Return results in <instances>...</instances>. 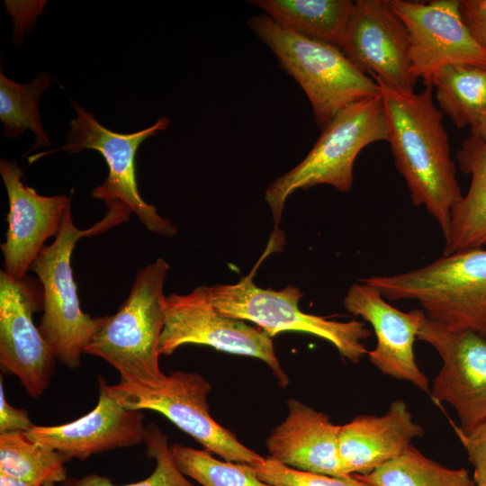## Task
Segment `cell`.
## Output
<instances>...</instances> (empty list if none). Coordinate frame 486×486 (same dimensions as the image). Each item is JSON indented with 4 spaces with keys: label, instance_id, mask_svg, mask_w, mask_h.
I'll use <instances>...</instances> for the list:
<instances>
[{
    "label": "cell",
    "instance_id": "obj_8",
    "mask_svg": "<svg viewBox=\"0 0 486 486\" xmlns=\"http://www.w3.org/2000/svg\"><path fill=\"white\" fill-rule=\"evenodd\" d=\"M108 389L126 409L162 414L224 461L256 465L265 459L211 416L208 395L212 386L200 374L176 371L152 387L120 382Z\"/></svg>",
    "mask_w": 486,
    "mask_h": 486
},
{
    "label": "cell",
    "instance_id": "obj_34",
    "mask_svg": "<svg viewBox=\"0 0 486 486\" xmlns=\"http://www.w3.org/2000/svg\"><path fill=\"white\" fill-rule=\"evenodd\" d=\"M0 486H37V485L0 473Z\"/></svg>",
    "mask_w": 486,
    "mask_h": 486
},
{
    "label": "cell",
    "instance_id": "obj_25",
    "mask_svg": "<svg viewBox=\"0 0 486 486\" xmlns=\"http://www.w3.org/2000/svg\"><path fill=\"white\" fill-rule=\"evenodd\" d=\"M51 81L50 75L43 71L32 82L16 83L0 72V120L3 135L16 138L27 130L32 131L36 140L32 148L50 146L42 125L39 103Z\"/></svg>",
    "mask_w": 486,
    "mask_h": 486
},
{
    "label": "cell",
    "instance_id": "obj_19",
    "mask_svg": "<svg viewBox=\"0 0 486 486\" xmlns=\"http://www.w3.org/2000/svg\"><path fill=\"white\" fill-rule=\"evenodd\" d=\"M425 431L402 400L382 415H359L340 426L338 456L347 475L367 474L400 454Z\"/></svg>",
    "mask_w": 486,
    "mask_h": 486
},
{
    "label": "cell",
    "instance_id": "obj_11",
    "mask_svg": "<svg viewBox=\"0 0 486 486\" xmlns=\"http://www.w3.org/2000/svg\"><path fill=\"white\" fill-rule=\"evenodd\" d=\"M43 310L42 286L27 277L0 272V364L14 374L32 398L43 394L54 373L56 356L33 322Z\"/></svg>",
    "mask_w": 486,
    "mask_h": 486
},
{
    "label": "cell",
    "instance_id": "obj_4",
    "mask_svg": "<svg viewBox=\"0 0 486 486\" xmlns=\"http://www.w3.org/2000/svg\"><path fill=\"white\" fill-rule=\"evenodd\" d=\"M359 281L387 301L418 302L428 319L446 328L486 336V249L443 255L419 268Z\"/></svg>",
    "mask_w": 486,
    "mask_h": 486
},
{
    "label": "cell",
    "instance_id": "obj_1",
    "mask_svg": "<svg viewBox=\"0 0 486 486\" xmlns=\"http://www.w3.org/2000/svg\"><path fill=\"white\" fill-rule=\"evenodd\" d=\"M391 151L415 206H425L440 227L445 240L450 230L451 211L462 199L451 158L443 112L433 100V86L420 93L405 92L380 81Z\"/></svg>",
    "mask_w": 486,
    "mask_h": 486
},
{
    "label": "cell",
    "instance_id": "obj_30",
    "mask_svg": "<svg viewBox=\"0 0 486 486\" xmlns=\"http://www.w3.org/2000/svg\"><path fill=\"white\" fill-rule=\"evenodd\" d=\"M47 1H5L4 6L14 22V41L18 45L36 17L42 13Z\"/></svg>",
    "mask_w": 486,
    "mask_h": 486
},
{
    "label": "cell",
    "instance_id": "obj_28",
    "mask_svg": "<svg viewBox=\"0 0 486 486\" xmlns=\"http://www.w3.org/2000/svg\"><path fill=\"white\" fill-rule=\"evenodd\" d=\"M251 467L261 481L271 486H370L354 475L335 477L299 471L269 457Z\"/></svg>",
    "mask_w": 486,
    "mask_h": 486
},
{
    "label": "cell",
    "instance_id": "obj_16",
    "mask_svg": "<svg viewBox=\"0 0 486 486\" xmlns=\"http://www.w3.org/2000/svg\"><path fill=\"white\" fill-rule=\"evenodd\" d=\"M343 304L349 313L361 317L374 329L377 342L368 353L370 362L382 374L409 382L429 394L428 379L419 369L413 349L426 316L424 311H401L377 289L360 281L350 286Z\"/></svg>",
    "mask_w": 486,
    "mask_h": 486
},
{
    "label": "cell",
    "instance_id": "obj_24",
    "mask_svg": "<svg viewBox=\"0 0 486 486\" xmlns=\"http://www.w3.org/2000/svg\"><path fill=\"white\" fill-rule=\"evenodd\" d=\"M354 476L370 486H475L466 469L442 465L412 445L370 473Z\"/></svg>",
    "mask_w": 486,
    "mask_h": 486
},
{
    "label": "cell",
    "instance_id": "obj_21",
    "mask_svg": "<svg viewBox=\"0 0 486 486\" xmlns=\"http://www.w3.org/2000/svg\"><path fill=\"white\" fill-rule=\"evenodd\" d=\"M248 3L298 34L338 48L355 4L351 0H254Z\"/></svg>",
    "mask_w": 486,
    "mask_h": 486
},
{
    "label": "cell",
    "instance_id": "obj_3",
    "mask_svg": "<svg viewBox=\"0 0 486 486\" xmlns=\"http://www.w3.org/2000/svg\"><path fill=\"white\" fill-rule=\"evenodd\" d=\"M169 265L163 257L140 269L127 299L84 353L106 361L125 383L152 387L166 376L160 370L159 341L165 323L164 284Z\"/></svg>",
    "mask_w": 486,
    "mask_h": 486
},
{
    "label": "cell",
    "instance_id": "obj_26",
    "mask_svg": "<svg viewBox=\"0 0 486 486\" xmlns=\"http://www.w3.org/2000/svg\"><path fill=\"white\" fill-rule=\"evenodd\" d=\"M170 449L183 474L201 486H271L261 481L249 464L221 461L204 449L180 444L170 446Z\"/></svg>",
    "mask_w": 486,
    "mask_h": 486
},
{
    "label": "cell",
    "instance_id": "obj_12",
    "mask_svg": "<svg viewBox=\"0 0 486 486\" xmlns=\"http://www.w3.org/2000/svg\"><path fill=\"white\" fill-rule=\"evenodd\" d=\"M417 339L430 345L442 359L430 387L432 400L454 408L464 432L486 422V336L452 329L425 316Z\"/></svg>",
    "mask_w": 486,
    "mask_h": 486
},
{
    "label": "cell",
    "instance_id": "obj_14",
    "mask_svg": "<svg viewBox=\"0 0 486 486\" xmlns=\"http://www.w3.org/2000/svg\"><path fill=\"white\" fill-rule=\"evenodd\" d=\"M339 49L364 75L414 92L418 78L411 73L409 34L387 0L355 1Z\"/></svg>",
    "mask_w": 486,
    "mask_h": 486
},
{
    "label": "cell",
    "instance_id": "obj_5",
    "mask_svg": "<svg viewBox=\"0 0 486 486\" xmlns=\"http://www.w3.org/2000/svg\"><path fill=\"white\" fill-rule=\"evenodd\" d=\"M248 26L302 86L321 130L346 107L380 95L378 84L338 47L298 34L265 14L248 17Z\"/></svg>",
    "mask_w": 486,
    "mask_h": 486
},
{
    "label": "cell",
    "instance_id": "obj_2",
    "mask_svg": "<svg viewBox=\"0 0 486 486\" xmlns=\"http://www.w3.org/2000/svg\"><path fill=\"white\" fill-rule=\"evenodd\" d=\"M107 206L109 211L104 219L86 230L75 226L69 206L55 240L41 248L30 267L37 274L43 291L40 331L56 359L71 369L80 366L86 346L106 318L91 317L81 310L71 268L72 252L80 238L106 231L127 220L131 212L118 201Z\"/></svg>",
    "mask_w": 486,
    "mask_h": 486
},
{
    "label": "cell",
    "instance_id": "obj_6",
    "mask_svg": "<svg viewBox=\"0 0 486 486\" xmlns=\"http://www.w3.org/2000/svg\"><path fill=\"white\" fill-rule=\"evenodd\" d=\"M389 129L380 95L357 102L341 111L324 129L312 148L295 167L273 181L265 194L275 226L286 199L297 189L329 184L351 190L354 163L371 143L388 141Z\"/></svg>",
    "mask_w": 486,
    "mask_h": 486
},
{
    "label": "cell",
    "instance_id": "obj_18",
    "mask_svg": "<svg viewBox=\"0 0 486 486\" xmlns=\"http://www.w3.org/2000/svg\"><path fill=\"white\" fill-rule=\"evenodd\" d=\"M287 406V417L266 439L269 458L299 471L350 476L338 456L340 425L294 399L289 400Z\"/></svg>",
    "mask_w": 486,
    "mask_h": 486
},
{
    "label": "cell",
    "instance_id": "obj_33",
    "mask_svg": "<svg viewBox=\"0 0 486 486\" xmlns=\"http://www.w3.org/2000/svg\"><path fill=\"white\" fill-rule=\"evenodd\" d=\"M471 134L486 143V112L470 128Z\"/></svg>",
    "mask_w": 486,
    "mask_h": 486
},
{
    "label": "cell",
    "instance_id": "obj_27",
    "mask_svg": "<svg viewBox=\"0 0 486 486\" xmlns=\"http://www.w3.org/2000/svg\"><path fill=\"white\" fill-rule=\"evenodd\" d=\"M144 444L147 455L155 461V468L146 479L115 485L108 477L90 473L81 478H68L60 486H195L177 467L166 436L156 425L146 427Z\"/></svg>",
    "mask_w": 486,
    "mask_h": 486
},
{
    "label": "cell",
    "instance_id": "obj_23",
    "mask_svg": "<svg viewBox=\"0 0 486 486\" xmlns=\"http://www.w3.org/2000/svg\"><path fill=\"white\" fill-rule=\"evenodd\" d=\"M66 457L31 440L24 431L0 434V473L37 486H56L68 477Z\"/></svg>",
    "mask_w": 486,
    "mask_h": 486
},
{
    "label": "cell",
    "instance_id": "obj_15",
    "mask_svg": "<svg viewBox=\"0 0 486 486\" xmlns=\"http://www.w3.org/2000/svg\"><path fill=\"white\" fill-rule=\"evenodd\" d=\"M0 173L9 203L5 241L1 244L3 271L14 279H22L44 242L59 232L72 194H39L22 181L23 172L13 159H1Z\"/></svg>",
    "mask_w": 486,
    "mask_h": 486
},
{
    "label": "cell",
    "instance_id": "obj_9",
    "mask_svg": "<svg viewBox=\"0 0 486 486\" xmlns=\"http://www.w3.org/2000/svg\"><path fill=\"white\" fill-rule=\"evenodd\" d=\"M187 344L209 346L219 351L260 359L281 387L289 383V377L274 353L272 338L261 328L221 314L206 285L198 286L187 294L171 293L165 298L160 355L169 356Z\"/></svg>",
    "mask_w": 486,
    "mask_h": 486
},
{
    "label": "cell",
    "instance_id": "obj_29",
    "mask_svg": "<svg viewBox=\"0 0 486 486\" xmlns=\"http://www.w3.org/2000/svg\"><path fill=\"white\" fill-rule=\"evenodd\" d=\"M454 428L473 467L475 486H486V422L469 432H464L456 426Z\"/></svg>",
    "mask_w": 486,
    "mask_h": 486
},
{
    "label": "cell",
    "instance_id": "obj_20",
    "mask_svg": "<svg viewBox=\"0 0 486 486\" xmlns=\"http://www.w3.org/2000/svg\"><path fill=\"white\" fill-rule=\"evenodd\" d=\"M456 159L461 171L471 175V184L451 211L445 256L486 245V143L470 134L462 140Z\"/></svg>",
    "mask_w": 486,
    "mask_h": 486
},
{
    "label": "cell",
    "instance_id": "obj_22",
    "mask_svg": "<svg viewBox=\"0 0 486 486\" xmlns=\"http://www.w3.org/2000/svg\"><path fill=\"white\" fill-rule=\"evenodd\" d=\"M440 111L458 129L472 127L486 112V68L448 65L431 78Z\"/></svg>",
    "mask_w": 486,
    "mask_h": 486
},
{
    "label": "cell",
    "instance_id": "obj_17",
    "mask_svg": "<svg viewBox=\"0 0 486 486\" xmlns=\"http://www.w3.org/2000/svg\"><path fill=\"white\" fill-rule=\"evenodd\" d=\"M108 385L103 377H98V401L87 414L58 426L32 425L24 431L26 436L57 450L68 461H85L95 454L144 443V415L123 407Z\"/></svg>",
    "mask_w": 486,
    "mask_h": 486
},
{
    "label": "cell",
    "instance_id": "obj_32",
    "mask_svg": "<svg viewBox=\"0 0 486 486\" xmlns=\"http://www.w3.org/2000/svg\"><path fill=\"white\" fill-rule=\"evenodd\" d=\"M28 413L23 409L11 406L4 394L3 378H0V434L27 431L32 427Z\"/></svg>",
    "mask_w": 486,
    "mask_h": 486
},
{
    "label": "cell",
    "instance_id": "obj_7",
    "mask_svg": "<svg viewBox=\"0 0 486 486\" xmlns=\"http://www.w3.org/2000/svg\"><path fill=\"white\" fill-rule=\"evenodd\" d=\"M212 302L223 315L256 323L271 338L284 331L314 335L331 343L351 363H359L369 351L364 341L372 332L357 320L337 321L305 313L299 302L301 289L287 285L280 291L257 287L251 277L234 284L209 287Z\"/></svg>",
    "mask_w": 486,
    "mask_h": 486
},
{
    "label": "cell",
    "instance_id": "obj_31",
    "mask_svg": "<svg viewBox=\"0 0 486 486\" xmlns=\"http://www.w3.org/2000/svg\"><path fill=\"white\" fill-rule=\"evenodd\" d=\"M459 9L470 33L486 50V0H460Z\"/></svg>",
    "mask_w": 486,
    "mask_h": 486
},
{
    "label": "cell",
    "instance_id": "obj_10",
    "mask_svg": "<svg viewBox=\"0 0 486 486\" xmlns=\"http://www.w3.org/2000/svg\"><path fill=\"white\" fill-rule=\"evenodd\" d=\"M76 116L71 120L66 144L47 152L58 150L69 154L84 149H94L104 158L109 173L104 182L92 190V196L106 204L121 202L133 212L149 231L173 237L177 230L170 220L161 217L157 208L147 203L140 194L137 180L135 158L139 147L148 138L167 128L170 120L160 117L148 128L133 133H118L100 124L94 115L77 104L73 103Z\"/></svg>",
    "mask_w": 486,
    "mask_h": 486
},
{
    "label": "cell",
    "instance_id": "obj_13",
    "mask_svg": "<svg viewBox=\"0 0 486 486\" xmlns=\"http://www.w3.org/2000/svg\"><path fill=\"white\" fill-rule=\"evenodd\" d=\"M387 1L407 29L411 73L416 78L431 83L434 73L448 65L486 68V50L464 24L460 0Z\"/></svg>",
    "mask_w": 486,
    "mask_h": 486
}]
</instances>
